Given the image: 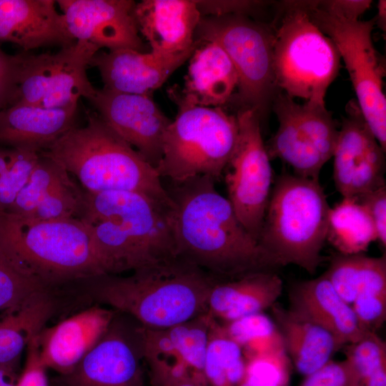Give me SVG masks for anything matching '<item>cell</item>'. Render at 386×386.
Listing matches in <instances>:
<instances>
[{"label": "cell", "instance_id": "cell-6", "mask_svg": "<svg viewBox=\"0 0 386 386\" xmlns=\"http://www.w3.org/2000/svg\"><path fill=\"white\" fill-rule=\"evenodd\" d=\"M330 209L319 180L282 174L272 188L258 242L279 267L294 264L313 274L322 262Z\"/></svg>", "mask_w": 386, "mask_h": 386}, {"label": "cell", "instance_id": "cell-37", "mask_svg": "<svg viewBox=\"0 0 386 386\" xmlns=\"http://www.w3.org/2000/svg\"><path fill=\"white\" fill-rule=\"evenodd\" d=\"M84 201V191L69 174L53 187L29 218L41 220L79 219Z\"/></svg>", "mask_w": 386, "mask_h": 386}, {"label": "cell", "instance_id": "cell-23", "mask_svg": "<svg viewBox=\"0 0 386 386\" xmlns=\"http://www.w3.org/2000/svg\"><path fill=\"white\" fill-rule=\"evenodd\" d=\"M282 287V280L274 271L217 278L209 294L207 312L219 323L263 312L277 302Z\"/></svg>", "mask_w": 386, "mask_h": 386}, {"label": "cell", "instance_id": "cell-14", "mask_svg": "<svg viewBox=\"0 0 386 386\" xmlns=\"http://www.w3.org/2000/svg\"><path fill=\"white\" fill-rule=\"evenodd\" d=\"M214 319L205 312L165 329L143 327V360L149 386H208L204 363Z\"/></svg>", "mask_w": 386, "mask_h": 386}, {"label": "cell", "instance_id": "cell-21", "mask_svg": "<svg viewBox=\"0 0 386 386\" xmlns=\"http://www.w3.org/2000/svg\"><path fill=\"white\" fill-rule=\"evenodd\" d=\"M54 0H0V41L21 47L24 52L47 46L72 45L62 14Z\"/></svg>", "mask_w": 386, "mask_h": 386}, {"label": "cell", "instance_id": "cell-15", "mask_svg": "<svg viewBox=\"0 0 386 386\" xmlns=\"http://www.w3.org/2000/svg\"><path fill=\"white\" fill-rule=\"evenodd\" d=\"M142 326L117 312L74 370L54 379L62 386H144Z\"/></svg>", "mask_w": 386, "mask_h": 386}, {"label": "cell", "instance_id": "cell-5", "mask_svg": "<svg viewBox=\"0 0 386 386\" xmlns=\"http://www.w3.org/2000/svg\"><path fill=\"white\" fill-rule=\"evenodd\" d=\"M0 247L48 290L104 275L89 232L78 219L41 220L0 212Z\"/></svg>", "mask_w": 386, "mask_h": 386}, {"label": "cell", "instance_id": "cell-18", "mask_svg": "<svg viewBox=\"0 0 386 386\" xmlns=\"http://www.w3.org/2000/svg\"><path fill=\"white\" fill-rule=\"evenodd\" d=\"M67 29L76 41L109 51L144 52L132 0H58Z\"/></svg>", "mask_w": 386, "mask_h": 386}, {"label": "cell", "instance_id": "cell-33", "mask_svg": "<svg viewBox=\"0 0 386 386\" xmlns=\"http://www.w3.org/2000/svg\"><path fill=\"white\" fill-rule=\"evenodd\" d=\"M40 152L26 148H0V212H6L26 183Z\"/></svg>", "mask_w": 386, "mask_h": 386}, {"label": "cell", "instance_id": "cell-7", "mask_svg": "<svg viewBox=\"0 0 386 386\" xmlns=\"http://www.w3.org/2000/svg\"><path fill=\"white\" fill-rule=\"evenodd\" d=\"M168 94L178 112L166 129L157 172L169 182L202 175L219 180L237 142V117L222 107L188 102L176 86Z\"/></svg>", "mask_w": 386, "mask_h": 386}, {"label": "cell", "instance_id": "cell-32", "mask_svg": "<svg viewBox=\"0 0 386 386\" xmlns=\"http://www.w3.org/2000/svg\"><path fill=\"white\" fill-rule=\"evenodd\" d=\"M221 324L228 336L242 348L244 358L284 347L274 321L263 312Z\"/></svg>", "mask_w": 386, "mask_h": 386}, {"label": "cell", "instance_id": "cell-47", "mask_svg": "<svg viewBox=\"0 0 386 386\" xmlns=\"http://www.w3.org/2000/svg\"><path fill=\"white\" fill-rule=\"evenodd\" d=\"M18 370L0 366V386H17Z\"/></svg>", "mask_w": 386, "mask_h": 386}, {"label": "cell", "instance_id": "cell-13", "mask_svg": "<svg viewBox=\"0 0 386 386\" xmlns=\"http://www.w3.org/2000/svg\"><path fill=\"white\" fill-rule=\"evenodd\" d=\"M236 117L237 142L223 173L227 199L241 223L258 241L272 190V168L258 114L240 109Z\"/></svg>", "mask_w": 386, "mask_h": 386}, {"label": "cell", "instance_id": "cell-1", "mask_svg": "<svg viewBox=\"0 0 386 386\" xmlns=\"http://www.w3.org/2000/svg\"><path fill=\"white\" fill-rule=\"evenodd\" d=\"M215 182L202 175L164 185L173 204L177 257L219 279L280 267L245 229Z\"/></svg>", "mask_w": 386, "mask_h": 386}, {"label": "cell", "instance_id": "cell-36", "mask_svg": "<svg viewBox=\"0 0 386 386\" xmlns=\"http://www.w3.org/2000/svg\"><path fill=\"white\" fill-rule=\"evenodd\" d=\"M245 372L239 386H289L292 364L284 347L245 358Z\"/></svg>", "mask_w": 386, "mask_h": 386}, {"label": "cell", "instance_id": "cell-25", "mask_svg": "<svg viewBox=\"0 0 386 386\" xmlns=\"http://www.w3.org/2000/svg\"><path fill=\"white\" fill-rule=\"evenodd\" d=\"M289 308L325 328L341 347L365 332L360 327L351 305L340 296L324 274L293 285Z\"/></svg>", "mask_w": 386, "mask_h": 386}, {"label": "cell", "instance_id": "cell-40", "mask_svg": "<svg viewBox=\"0 0 386 386\" xmlns=\"http://www.w3.org/2000/svg\"><path fill=\"white\" fill-rule=\"evenodd\" d=\"M19 66V54L9 55L0 49V112L15 102Z\"/></svg>", "mask_w": 386, "mask_h": 386}, {"label": "cell", "instance_id": "cell-26", "mask_svg": "<svg viewBox=\"0 0 386 386\" xmlns=\"http://www.w3.org/2000/svg\"><path fill=\"white\" fill-rule=\"evenodd\" d=\"M271 308L284 351L301 375L319 369L342 347L331 332L305 316L277 303Z\"/></svg>", "mask_w": 386, "mask_h": 386}, {"label": "cell", "instance_id": "cell-46", "mask_svg": "<svg viewBox=\"0 0 386 386\" xmlns=\"http://www.w3.org/2000/svg\"><path fill=\"white\" fill-rule=\"evenodd\" d=\"M355 386H386V367L378 370Z\"/></svg>", "mask_w": 386, "mask_h": 386}, {"label": "cell", "instance_id": "cell-49", "mask_svg": "<svg viewBox=\"0 0 386 386\" xmlns=\"http://www.w3.org/2000/svg\"><path fill=\"white\" fill-rule=\"evenodd\" d=\"M51 386H62L54 378L50 381Z\"/></svg>", "mask_w": 386, "mask_h": 386}, {"label": "cell", "instance_id": "cell-50", "mask_svg": "<svg viewBox=\"0 0 386 386\" xmlns=\"http://www.w3.org/2000/svg\"><path fill=\"white\" fill-rule=\"evenodd\" d=\"M171 386H194V385L192 384H188V383H181V384L174 385Z\"/></svg>", "mask_w": 386, "mask_h": 386}, {"label": "cell", "instance_id": "cell-34", "mask_svg": "<svg viewBox=\"0 0 386 386\" xmlns=\"http://www.w3.org/2000/svg\"><path fill=\"white\" fill-rule=\"evenodd\" d=\"M69 172L54 160L40 154L26 183L7 213L29 217L46 194Z\"/></svg>", "mask_w": 386, "mask_h": 386}, {"label": "cell", "instance_id": "cell-39", "mask_svg": "<svg viewBox=\"0 0 386 386\" xmlns=\"http://www.w3.org/2000/svg\"><path fill=\"white\" fill-rule=\"evenodd\" d=\"M351 307L361 330L377 332L386 319V294H360Z\"/></svg>", "mask_w": 386, "mask_h": 386}, {"label": "cell", "instance_id": "cell-11", "mask_svg": "<svg viewBox=\"0 0 386 386\" xmlns=\"http://www.w3.org/2000/svg\"><path fill=\"white\" fill-rule=\"evenodd\" d=\"M272 107L279 126L266 149L271 159H279L294 174L320 180L325 164L332 157L339 129L325 104H301L279 90Z\"/></svg>", "mask_w": 386, "mask_h": 386}, {"label": "cell", "instance_id": "cell-24", "mask_svg": "<svg viewBox=\"0 0 386 386\" xmlns=\"http://www.w3.org/2000/svg\"><path fill=\"white\" fill-rule=\"evenodd\" d=\"M78 104L45 108L16 103L0 112V144L41 152L70 129Z\"/></svg>", "mask_w": 386, "mask_h": 386}, {"label": "cell", "instance_id": "cell-27", "mask_svg": "<svg viewBox=\"0 0 386 386\" xmlns=\"http://www.w3.org/2000/svg\"><path fill=\"white\" fill-rule=\"evenodd\" d=\"M190 56L184 87L179 89L188 102L221 107L238 85L234 66L222 47L214 41H201Z\"/></svg>", "mask_w": 386, "mask_h": 386}, {"label": "cell", "instance_id": "cell-29", "mask_svg": "<svg viewBox=\"0 0 386 386\" xmlns=\"http://www.w3.org/2000/svg\"><path fill=\"white\" fill-rule=\"evenodd\" d=\"M335 291L351 305L360 294H386V257L362 253L332 256L323 273Z\"/></svg>", "mask_w": 386, "mask_h": 386}, {"label": "cell", "instance_id": "cell-9", "mask_svg": "<svg viewBox=\"0 0 386 386\" xmlns=\"http://www.w3.org/2000/svg\"><path fill=\"white\" fill-rule=\"evenodd\" d=\"M196 41H214L226 51L238 76L241 109L254 111L260 120L279 91L273 69V30L242 14L200 19Z\"/></svg>", "mask_w": 386, "mask_h": 386}, {"label": "cell", "instance_id": "cell-17", "mask_svg": "<svg viewBox=\"0 0 386 386\" xmlns=\"http://www.w3.org/2000/svg\"><path fill=\"white\" fill-rule=\"evenodd\" d=\"M89 101L101 119L156 169L172 120L159 109L152 95L103 88L96 89Z\"/></svg>", "mask_w": 386, "mask_h": 386}, {"label": "cell", "instance_id": "cell-19", "mask_svg": "<svg viewBox=\"0 0 386 386\" xmlns=\"http://www.w3.org/2000/svg\"><path fill=\"white\" fill-rule=\"evenodd\" d=\"M117 313L96 305L45 327L36 336L42 365L60 376L71 372L104 335Z\"/></svg>", "mask_w": 386, "mask_h": 386}, {"label": "cell", "instance_id": "cell-2", "mask_svg": "<svg viewBox=\"0 0 386 386\" xmlns=\"http://www.w3.org/2000/svg\"><path fill=\"white\" fill-rule=\"evenodd\" d=\"M173 205L130 191H84L78 219L86 228L105 274H122L177 257Z\"/></svg>", "mask_w": 386, "mask_h": 386}, {"label": "cell", "instance_id": "cell-45", "mask_svg": "<svg viewBox=\"0 0 386 386\" xmlns=\"http://www.w3.org/2000/svg\"><path fill=\"white\" fill-rule=\"evenodd\" d=\"M370 0H330L316 1L320 9L347 20H358L370 6Z\"/></svg>", "mask_w": 386, "mask_h": 386}, {"label": "cell", "instance_id": "cell-38", "mask_svg": "<svg viewBox=\"0 0 386 386\" xmlns=\"http://www.w3.org/2000/svg\"><path fill=\"white\" fill-rule=\"evenodd\" d=\"M42 290L48 289L26 274L0 247V310L16 307Z\"/></svg>", "mask_w": 386, "mask_h": 386}, {"label": "cell", "instance_id": "cell-22", "mask_svg": "<svg viewBox=\"0 0 386 386\" xmlns=\"http://www.w3.org/2000/svg\"><path fill=\"white\" fill-rule=\"evenodd\" d=\"M134 16L152 52L174 55L197 44L194 36L202 15L196 1L144 0L136 4Z\"/></svg>", "mask_w": 386, "mask_h": 386}, {"label": "cell", "instance_id": "cell-3", "mask_svg": "<svg viewBox=\"0 0 386 386\" xmlns=\"http://www.w3.org/2000/svg\"><path fill=\"white\" fill-rule=\"evenodd\" d=\"M217 277L176 257L149 264L130 274H105L85 280L101 304L144 327L165 329L207 311Z\"/></svg>", "mask_w": 386, "mask_h": 386}, {"label": "cell", "instance_id": "cell-20", "mask_svg": "<svg viewBox=\"0 0 386 386\" xmlns=\"http://www.w3.org/2000/svg\"><path fill=\"white\" fill-rule=\"evenodd\" d=\"M192 48L174 55L132 49L98 51L90 66L98 69L104 89L136 94H152L192 56Z\"/></svg>", "mask_w": 386, "mask_h": 386}, {"label": "cell", "instance_id": "cell-41", "mask_svg": "<svg viewBox=\"0 0 386 386\" xmlns=\"http://www.w3.org/2000/svg\"><path fill=\"white\" fill-rule=\"evenodd\" d=\"M299 386H351V377L344 360L332 359L306 375Z\"/></svg>", "mask_w": 386, "mask_h": 386}, {"label": "cell", "instance_id": "cell-8", "mask_svg": "<svg viewBox=\"0 0 386 386\" xmlns=\"http://www.w3.org/2000/svg\"><path fill=\"white\" fill-rule=\"evenodd\" d=\"M274 23L273 69L279 90L305 102L325 104L338 74L340 56L312 21L304 1H287Z\"/></svg>", "mask_w": 386, "mask_h": 386}, {"label": "cell", "instance_id": "cell-31", "mask_svg": "<svg viewBox=\"0 0 386 386\" xmlns=\"http://www.w3.org/2000/svg\"><path fill=\"white\" fill-rule=\"evenodd\" d=\"M245 358L242 348L214 320L204 363L208 386H239L245 372Z\"/></svg>", "mask_w": 386, "mask_h": 386}, {"label": "cell", "instance_id": "cell-10", "mask_svg": "<svg viewBox=\"0 0 386 386\" xmlns=\"http://www.w3.org/2000/svg\"><path fill=\"white\" fill-rule=\"evenodd\" d=\"M317 27L336 46L350 75L357 103L373 135L386 151V99L383 91L385 70L373 44L375 18L347 20L317 7L316 1H304Z\"/></svg>", "mask_w": 386, "mask_h": 386}, {"label": "cell", "instance_id": "cell-16", "mask_svg": "<svg viewBox=\"0 0 386 386\" xmlns=\"http://www.w3.org/2000/svg\"><path fill=\"white\" fill-rule=\"evenodd\" d=\"M385 153L357 102L350 101L332 155L333 179L342 198H357L386 185Z\"/></svg>", "mask_w": 386, "mask_h": 386}, {"label": "cell", "instance_id": "cell-42", "mask_svg": "<svg viewBox=\"0 0 386 386\" xmlns=\"http://www.w3.org/2000/svg\"><path fill=\"white\" fill-rule=\"evenodd\" d=\"M368 212L375 227L377 240L386 247V185L354 198Z\"/></svg>", "mask_w": 386, "mask_h": 386}, {"label": "cell", "instance_id": "cell-30", "mask_svg": "<svg viewBox=\"0 0 386 386\" xmlns=\"http://www.w3.org/2000/svg\"><path fill=\"white\" fill-rule=\"evenodd\" d=\"M375 240L374 223L365 207L355 199L343 198L330 208L326 241L338 253H362Z\"/></svg>", "mask_w": 386, "mask_h": 386}, {"label": "cell", "instance_id": "cell-4", "mask_svg": "<svg viewBox=\"0 0 386 386\" xmlns=\"http://www.w3.org/2000/svg\"><path fill=\"white\" fill-rule=\"evenodd\" d=\"M40 154L77 177L85 191H130L172 205L156 169L97 114L76 126Z\"/></svg>", "mask_w": 386, "mask_h": 386}, {"label": "cell", "instance_id": "cell-43", "mask_svg": "<svg viewBox=\"0 0 386 386\" xmlns=\"http://www.w3.org/2000/svg\"><path fill=\"white\" fill-rule=\"evenodd\" d=\"M26 360L19 375L17 386H51L47 370L42 365L35 337L26 350Z\"/></svg>", "mask_w": 386, "mask_h": 386}, {"label": "cell", "instance_id": "cell-48", "mask_svg": "<svg viewBox=\"0 0 386 386\" xmlns=\"http://www.w3.org/2000/svg\"><path fill=\"white\" fill-rule=\"evenodd\" d=\"M386 1L385 0L379 1L377 6V14L375 18V24L383 31H385V19H386Z\"/></svg>", "mask_w": 386, "mask_h": 386}, {"label": "cell", "instance_id": "cell-35", "mask_svg": "<svg viewBox=\"0 0 386 386\" xmlns=\"http://www.w3.org/2000/svg\"><path fill=\"white\" fill-rule=\"evenodd\" d=\"M355 386L378 370L386 367V343L377 332H365L347 344L344 360Z\"/></svg>", "mask_w": 386, "mask_h": 386}, {"label": "cell", "instance_id": "cell-12", "mask_svg": "<svg viewBox=\"0 0 386 386\" xmlns=\"http://www.w3.org/2000/svg\"><path fill=\"white\" fill-rule=\"evenodd\" d=\"M99 51L91 43L76 41L55 53L19 54L14 104L62 108L78 104L81 97L89 100L96 89L89 80L86 69Z\"/></svg>", "mask_w": 386, "mask_h": 386}, {"label": "cell", "instance_id": "cell-44", "mask_svg": "<svg viewBox=\"0 0 386 386\" xmlns=\"http://www.w3.org/2000/svg\"><path fill=\"white\" fill-rule=\"evenodd\" d=\"M201 15L221 16L242 14L255 9L262 2L257 1H196Z\"/></svg>", "mask_w": 386, "mask_h": 386}, {"label": "cell", "instance_id": "cell-28", "mask_svg": "<svg viewBox=\"0 0 386 386\" xmlns=\"http://www.w3.org/2000/svg\"><path fill=\"white\" fill-rule=\"evenodd\" d=\"M55 303L49 290L36 292L0 319V366L18 370L23 352L46 327Z\"/></svg>", "mask_w": 386, "mask_h": 386}]
</instances>
